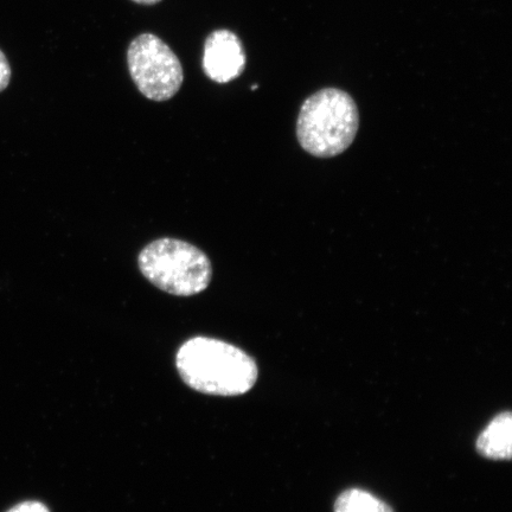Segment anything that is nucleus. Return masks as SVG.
<instances>
[{"label": "nucleus", "instance_id": "1", "mask_svg": "<svg viewBox=\"0 0 512 512\" xmlns=\"http://www.w3.org/2000/svg\"><path fill=\"white\" fill-rule=\"evenodd\" d=\"M183 381L197 392L238 396L249 392L258 380V366L235 345L209 337L185 342L176 356Z\"/></svg>", "mask_w": 512, "mask_h": 512}, {"label": "nucleus", "instance_id": "2", "mask_svg": "<svg viewBox=\"0 0 512 512\" xmlns=\"http://www.w3.org/2000/svg\"><path fill=\"white\" fill-rule=\"evenodd\" d=\"M360 113L356 102L338 88H324L307 98L300 108L297 138L300 146L318 158L341 155L354 142Z\"/></svg>", "mask_w": 512, "mask_h": 512}, {"label": "nucleus", "instance_id": "3", "mask_svg": "<svg viewBox=\"0 0 512 512\" xmlns=\"http://www.w3.org/2000/svg\"><path fill=\"white\" fill-rule=\"evenodd\" d=\"M138 266L144 277L166 293L191 297L206 291L213 278L208 255L189 242L159 239L139 254Z\"/></svg>", "mask_w": 512, "mask_h": 512}, {"label": "nucleus", "instance_id": "4", "mask_svg": "<svg viewBox=\"0 0 512 512\" xmlns=\"http://www.w3.org/2000/svg\"><path fill=\"white\" fill-rule=\"evenodd\" d=\"M127 66L139 92L152 101H168L184 81L181 61L162 38L142 34L127 50Z\"/></svg>", "mask_w": 512, "mask_h": 512}, {"label": "nucleus", "instance_id": "5", "mask_svg": "<svg viewBox=\"0 0 512 512\" xmlns=\"http://www.w3.org/2000/svg\"><path fill=\"white\" fill-rule=\"evenodd\" d=\"M247 56L238 35L228 29L211 32L204 43L202 68L216 83H228L245 72Z\"/></svg>", "mask_w": 512, "mask_h": 512}, {"label": "nucleus", "instance_id": "6", "mask_svg": "<svg viewBox=\"0 0 512 512\" xmlns=\"http://www.w3.org/2000/svg\"><path fill=\"white\" fill-rule=\"evenodd\" d=\"M512 440V415L503 412L495 416L477 439L480 456L491 460H510Z\"/></svg>", "mask_w": 512, "mask_h": 512}, {"label": "nucleus", "instance_id": "7", "mask_svg": "<svg viewBox=\"0 0 512 512\" xmlns=\"http://www.w3.org/2000/svg\"><path fill=\"white\" fill-rule=\"evenodd\" d=\"M335 512H394L382 499L362 489H349L336 499Z\"/></svg>", "mask_w": 512, "mask_h": 512}, {"label": "nucleus", "instance_id": "8", "mask_svg": "<svg viewBox=\"0 0 512 512\" xmlns=\"http://www.w3.org/2000/svg\"><path fill=\"white\" fill-rule=\"evenodd\" d=\"M11 80V67L5 54L0 50V93L8 88Z\"/></svg>", "mask_w": 512, "mask_h": 512}, {"label": "nucleus", "instance_id": "9", "mask_svg": "<svg viewBox=\"0 0 512 512\" xmlns=\"http://www.w3.org/2000/svg\"><path fill=\"white\" fill-rule=\"evenodd\" d=\"M8 512H50L46 505L40 502H25L17 505Z\"/></svg>", "mask_w": 512, "mask_h": 512}, {"label": "nucleus", "instance_id": "10", "mask_svg": "<svg viewBox=\"0 0 512 512\" xmlns=\"http://www.w3.org/2000/svg\"><path fill=\"white\" fill-rule=\"evenodd\" d=\"M132 2L140 4V5L150 6V5H156V4L160 3V2H162V0H132Z\"/></svg>", "mask_w": 512, "mask_h": 512}]
</instances>
